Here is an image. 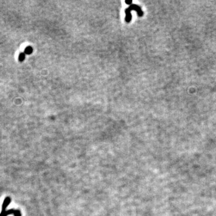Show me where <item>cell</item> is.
I'll list each match as a JSON object with an SVG mask.
<instances>
[{"label":"cell","instance_id":"7a4b0ae2","mask_svg":"<svg viewBox=\"0 0 216 216\" xmlns=\"http://www.w3.org/2000/svg\"><path fill=\"white\" fill-rule=\"evenodd\" d=\"M128 8L130 10V11H132V10L136 11L138 13V15L139 17H142L143 16L144 13L141 9V7H139V6H138L136 4H132Z\"/></svg>","mask_w":216,"mask_h":216},{"label":"cell","instance_id":"3957f363","mask_svg":"<svg viewBox=\"0 0 216 216\" xmlns=\"http://www.w3.org/2000/svg\"><path fill=\"white\" fill-rule=\"evenodd\" d=\"M33 51V48L30 46H27V47L25 48V51H24V53H25V54H27V55H30V54H32Z\"/></svg>","mask_w":216,"mask_h":216},{"label":"cell","instance_id":"277c9868","mask_svg":"<svg viewBox=\"0 0 216 216\" xmlns=\"http://www.w3.org/2000/svg\"><path fill=\"white\" fill-rule=\"evenodd\" d=\"M25 58V54L24 52H21L19 55V61H23Z\"/></svg>","mask_w":216,"mask_h":216},{"label":"cell","instance_id":"5b68a950","mask_svg":"<svg viewBox=\"0 0 216 216\" xmlns=\"http://www.w3.org/2000/svg\"><path fill=\"white\" fill-rule=\"evenodd\" d=\"M125 3H126L127 4H129V5H130V6L132 4V0H130H130H129V1H126Z\"/></svg>","mask_w":216,"mask_h":216},{"label":"cell","instance_id":"6da1fadb","mask_svg":"<svg viewBox=\"0 0 216 216\" xmlns=\"http://www.w3.org/2000/svg\"><path fill=\"white\" fill-rule=\"evenodd\" d=\"M11 202V199L9 197H7L3 202L2 211L0 214V216H7L10 214H13L15 216H21V213L19 210H15L13 209L6 211V208Z\"/></svg>","mask_w":216,"mask_h":216}]
</instances>
